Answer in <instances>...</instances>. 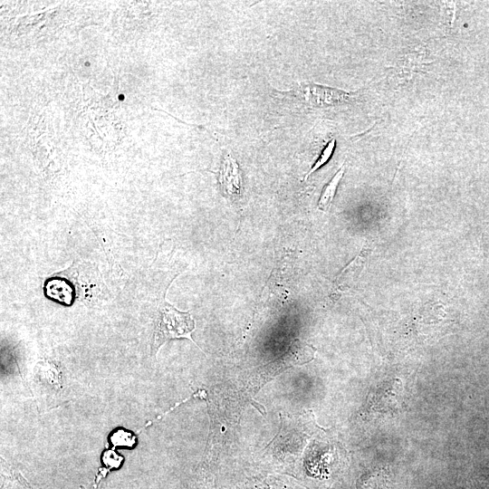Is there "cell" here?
Returning <instances> with one entry per match:
<instances>
[{
    "instance_id": "6da1fadb",
    "label": "cell",
    "mask_w": 489,
    "mask_h": 489,
    "mask_svg": "<svg viewBox=\"0 0 489 489\" xmlns=\"http://www.w3.org/2000/svg\"><path fill=\"white\" fill-rule=\"evenodd\" d=\"M196 324L189 312H180L173 305L163 302L158 309V318L154 332L153 349H158L168 340L187 338L193 341L191 333Z\"/></svg>"
},
{
    "instance_id": "7a4b0ae2",
    "label": "cell",
    "mask_w": 489,
    "mask_h": 489,
    "mask_svg": "<svg viewBox=\"0 0 489 489\" xmlns=\"http://www.w3.org/2000/svg\"><path fill=\"white\" fill-rule=\"evenodd\" d=\"M219 181L222 192L226 196H236L242 187L241 172L236 160L227 153L220 168Z\"/></svg>"
},
{
    "instance_id": "3957f363",
    "label": "cell",
    "mask_w": 489,
    "mask_h": 489,
    "mask_svg": "<svg viewBox=\"0 0 489 489\" xmlns=\"http://www.w3.org/2000/svg\"><path fill=\"white\" fill-rule=\"evenodd\" d=\"M46 295L65 303H70L72 298V290L64 279H50L45 283Z\"/></svg>"
},
{
    "instance_id": "277c9868",
    "label": "cell",
    "mask_w": 489,
    "mask_h": 489,
    "mask_svg": "<svg viewBox=\"0 0 489 489\" xmlns=\"http://www.w3.org/2000/svg\"><path fill=\"white\" fill-rule=\"evenodd\" d=\"M344 173V165L337 171L331 181L326 185L322 190L320 197L318 206L321 210L326 211L331 205L338 185Z\"/></svg>"
},
{
    "instance_id": "5b68a950",
    "label": "cell",
    "mask_w": 489,
    "mask_h": 489,
    "mask_svg": "<svg viewBox=\"0 0 489 489\" xmlns=\"http://www.w3.org/2000/svg\"><path fill=\"white\" fill-rule=\"evenodd\" d=\"M334 147H335V139H332L326 145V147L324 148V149L321 153L319 158L315 161V163L312 167L311 170L304 177V180L307 179V177L311 174H312L314 171H316L319 168H321L322 165H324L329 160L331 154L333 153Z\"/></svg>"
},
{
    "instance_id": "8992f818",
    "label": "cell",
    "mask_w": 489,
    "mask_h": 489,
    "mask_svg": "<svg viewBox=\"0 0 489 489\" xmlns=\"http://www.w3.org/2000/svg\"><path fill=\"white\" fill-rule=\"evenodd\" d=\"M111 443L115 446H132L135 443V437L132 433L124 430H119L111 436Z\"/></svg>"
}]
</instances>
